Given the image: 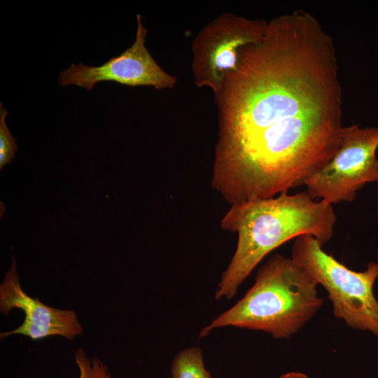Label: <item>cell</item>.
Returning <instances> with one entry per match:
<instances>
[{"mask_svg": "<svg viewBox=\"0 0 378 378\" xmlns=\"http://www.w3.org/2000/svg\"><path fill=\"white\" fill-rule=\"evenodd\" d=\"M268 22L223 13L206 24L192 44V70L198 87H208L216 97L227 76L237 69L241 50L260 41Z\"/></svg>", "mask_w": 378, "mask_h": 378, "instance_id": "obj_6", "label": "cell"}, {"mask_svg": "<svg viewBox=\"0 0 378 378\" xmlns=\"http://www.w3.org/2000/svg\"><path fill=\"white\" fill-rule=\"evenodd\" d=\"M377 147L378 127H343L339 148L304 181L306 192L330 204L352 202L365 184L378 181Z\"/></svg>", "mask_w": 378, "mask_h": 378, "instance_id": "obj_5", "label": "cell"}, {"mask_svg": "<svg viewBox=\"0 0 378 378\" xmlns=\"http://www.w3.org/2000/svg\"><path fill=\"white\" fill-rule=\"evenodd\" d=\"M335 221L332 204L315 201L306 191L232 204L220 227L237 234V248L221 275L216 299L233 298L258 263L286 241L310 235L322 244L327 242Z\"/></svg>", "mask_w": 378, "mask_h": 378, "instance_id": "obj_2", "label": "cell"}, {"mask_svg": "<svg viewBox=\"0 0 378 378\" xmlns=\"http://www.w3.org/2000/svg\"><path fill=\"white\" fill-rule=\"evenodd\" d=\"M75 361L79 378H112L107 366L99 358H90L81 348L75 352Z\"/></svg>", "mask_w": 378, "mask_h": 378, "instance_id": "obj_10", "label": "cell"}, {"mask_svg": "<svg viewBox=\"0 0 378 378\" xmlns=\"http://www.w3.org/2000/svg\"><path fill=\"white\" fill-rule=\"evenodd\" d=\"M13 309H19L24 312V321L17 328L1 332V340L21 335L31 340L61 336L72 340L83 333V328L74 310L49 307L22 290L16 270V261L13 257L11 266L0 285V312L7 315Z\"/></svg>", "mask_w": 378, "mask_h": 378, "instance_id": "obj_8", "label": "cell"}, {"mask_svg": "<svg viewBox=\"0 0 378 378\" xmlns=\"http://www.w3.org/2000/svg\"><path fill=\"white\" fill-rule=\"evenodd\" d=\"M136 38L130 48L98 66L71 64L60 72L59 84L76 85L88 90L100 82H114L130 87L153 86L157 90L172 88L176 78L165 72L153 58L145 46L147 29L139 14L136 15Z\"/></svg>", "mask_w": 378, "mask_h": 378, "instance_id": "obj_7", "label": "cell"}, {"mask_svg": "<svg viewBox=\"0 0 378 378\" xmlns=\"http://www.w3.org/2000/svg\"><path fill=\"white\" fill-rule=\"evenodd\" d=\"M322 246L312 236H300L291 258L326 290L336 318L378 336V302L373 293L378 263L370 262L364 272H356L325 252Z\"/></svg>", "mask_w": 378, "mask_h": 378, "instance_id": "obj_4", "label": "cell"}, {"mask_svg": "<svg viewBox=\"0 0 378 378\" xmlns=\"http://www.w3.org/2000/svg\"><path fill=\"white\" fill-rule=\"evenodd\" d=\"M279 378H308L307 376L301 372H291L281 375Z\"/></svg>", "mask_w": 378, "mask_h": 378, "instance_id": "obj_12", "label": "cell"}, {"mask_svg": "<svg viewBox=\"0 0 378 378\" xmlns=\"http://www.w3.org/2000/svg\"><path fill=\"white\" fill-rule=\"evenodd\" d=\"M171 378H212L201 349L192 346L180 351L171 363Z\"/></svg>", "mask_w": 378, "mask_h": 378, "instance_id": "obj_9", "label": "cell"}, {"mask_svg": "<svg viewBox=\"0 0 378 378\" xmlns=\"http://www.w3.org/2000/svg\"><path fill=\"white\" fill-rule=\"evenodd\" d=\"M8 111L2 107L0 103V169L11 162L15 158V153L18 151V146L15 138L10 134L6 124V117Z\"/></svg>", "mask_w": 378, "mask_h": 378, "instance_id": "obj_11", "label": "cell"}, {"mask_svg": "<svg viewBox=\"0 0 378 378\" xmlns=\"http://www.w3.org/2000/svg\"><path fill=\"white\" fill-rule=\"evenodd\" d=\"M316 282L292 258L271 257L258 271L253 286L233 307L202 328L200 338L225 326L262 330L288 338L318 311L323 299Z\"/></svg>", "mask_w": 378, "mask_h": 378, "instance_id": "obj_3", "label": "cell"}, {"mask_svg": "<svg viewBox=\"0 0 378 378\" xmlns=\"http://www.w3.org/2000/svg\"><path fill=\"white\" fill-rule=\"evenodd\" d=\"M337 70L331 36L302 10L272 19L241 50L215 97L211 184L227 202L286 193L332 159L343 129Z\"/></svg>", "mask_w": 378, "mask_h": 378, "instance_id": "obj_1", "label": "cell"}]
</instances>
